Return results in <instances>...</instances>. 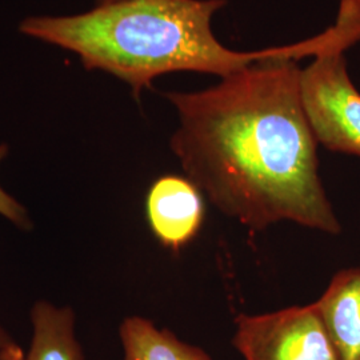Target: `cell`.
Listing matches in <instances>:
<instances>
[{
  "label": "cell",
  "instance_id": "9c48e42d",
  "mask_svg": "<svg viewBox=\"0 0 360 360\" xmlns=\"http://www.w3.org/2000/svg\"><path fill=\"white\" fill-rule=\"evenodd\" d=\"M8 146L0 144V163L8 155ZM0 217L13 223L15 227L28 231L32 229V220L26 207L23 206L11 193L6 191L0 184Z\"/></svg>",
  "mask_w": 360,
  "mask_h": 360
},
{
  "label": "cell",
  "instance_id": "3957f363",
  "mask_svg": "<svg viewBox=\"0 0 360 360\" xmlns=\"http://www.w3.org/2000/svg\"><path fill=\"white\" fill-rule=\"evenodd\" d=\"M352 41H339L302 67V101L315 138L333 153L360 156V92L348 72L346 51Z\"/></svg>",
  "mask_w": 360,
  "mask_h": 360
},
{
  "label": "cell",
  "instance_id": "277c9868",
  "mask_svg": "<svg viewBox=\"0 0 360 360\" xmlns=\"http://www.w3.org/2000/svg\"><path fill=\"white\" fill-rule=\"evenodd\" d=\"M233 347L245 360H340L315 303L262 315L240 314Z\"/></svg>",
  "mask_w": 360,
  "mask_h": 360
},
{
  "label": "cell",
  "instance_id": "52a82bcc",
  "mask_svg": "<svg viewBox=\"0 0 360 360\" xmlns=\"http://www.w3.org/2000/svg\"><path fill=\"white\" fill-rule=\"evenodd\" d=\"M30 321L31 342L23 360H84L74 309L40 299L31 307Z\"/></svg>",
  "mask_w": 360,
  "mask_h": 360
},
{
  "label": "cell",
  "instance_id": "30bf717a",
  "mask_svg": "<svg viewBox=\"0 0 360 360\" xmlns=\"http://www.w3.org/2000/svg\"><path fill=\"white\" fill-rule=\"evenodd\" d=\"M25 351L20 346H18L13 339L0 348V360H23Z\"/></svg>",
  "mask_w": 360,
  "mask_h": 360
},
{
  "label": "cell",
  "instance_id": "5b68a950",
  "mask_svg": "<svg viewBox=\"0 0 360 360\" xmlns=\"http://www.w3.org/2000/svg\"><path fill=\"white\" fill-rule=\"evenodd\" d=\"M146 218L155 239L178 252L193 242L203 226V193L187 176L163 175L148 188Z\"/></svg>",
  "mask_w": 360,
  "mask_h": 360
},
{
  "label": "cell",
  "instance_id": "8992f818",
  "mask_svg": "<svg viewBox=\"0 0 360 360\" xmlns=\"http://www.w3.org/2000/svg\"><path fill=\"white\" fill-rule=\"evenodd\" d=\"M316 304L340 360H360V267L339 271Z\"/></svg>",
  "mask_w": 360,
  "mask_h": 360
},
{
  "label": "cell",
  "instance_id": "7a4b0ae2",
  "mask_svg": "<svg viewBox=\"0 0 360 360\" xmlns=\"http://www.w3.org/2000/svg\"><path fill=\"white\" fill-rule=\"evenodd\" d=\"M227 0H120L65 16H30L19 31L30 38L75 53L87 70L122 80L139 99L155 79L196 72L224 77L272 58H312L352 30L346 19L312 38L257 51L226 47L212 28Z\"/></svg>",
  "mask_w": 360,
  "mask_h": 360
},
{
  "label": "cell",
  "instance_id": "8fae6325",
  "mask_svg": "<svg viewBox=\"0 0 360 360\" xmlns=\"http://www.w3.org/2000/svg\"><path fill=\"white\" fill-rule=\"evenodd\" d=\"M10 340H11V336L0 328V348L3 347L6 343H8Z\"/></svg>",
  "mask_w": 360,
  "mask_h": 360
},
{
  "label": "cell",
  "instance_id": "ba28073f",
  "mask_svg": "<svg viewBox=\"0 0 360 360\" xmlns=\"http://www.w3.org/2000/svg\"><path fill=\"white\" fill-rule=\"evenodd\" d=\"M123 360H212L202 348L188 345L142 316H129L119 327Z\"/></svg>",
  "mask_w": 360,
  "mask_h": 360
},
{
  "label": "cell",
  "instance_id": "7c38bea8",
  "mask_svg": "<svg viewBox=\"0 0 360 360\" xmlns=\"http://www.w3.org/2000/svg\"><path fill=\"white\" fill-rule=\"evenodd\" d=\"M116 1H120V0H95V6H104V4H111Z\"/></svg>",
  "mask_w": 360,
  "mask_h": 360
},
{
  "label": "cell",
  "instance_id": "6da1fadb",
  "mask_svg": "<svg viewBox=\"0 0 360 360\" xmlns=\"http://www.w3.org/2000/svg\"><path fill=\"white\" fill-rule=\"evenodd\" d=\"M299 62L272 58L205 90L165 92L178 115L169 148L184 176L245 227L262 231L285 220L338 235Z\"/></svg>",
  "mask_w": 360,
  "mask_h": 360
}]
</instances>
